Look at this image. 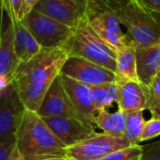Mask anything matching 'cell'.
Listing matches in <instances>:
<instances>
[{
  "label": "cell",
  "instance_id": "6da1fadb",
  "mask_svg": "<svg viewBox=\"0 0 160 160\" xmlns=\"http://www.w3.org/2000/svg\"><path fill=\"white\" fill-rule=\"evenodd\" d=\"M68 58L62 46L42 48L31 59L20 62L12 85L24 107L37 112L49 87L59 74L60 69Z\"/></svg>",
  "mask_w": 160,
  "mask_h": 160
},
{
  "label": "cell",
  "instance_id": "7a4b0ae2",
  "mask_svg": "<svg viewBox=\"0 0 160 160\" xmlns=\"http://www.w3.org/2000/svg\"><path fill=\"white\" fill-rule=\"evenodd\" d=\"M15 147L27 160L66 156V146L37 112L26 109L15 133Z\"/></svg>",
  "mask_w": 160,
  "mask_h": 160
},
{
  "label": "cell",
  "instance_id": "3957f363",
  "mask_svg": "<svg viewBox=\"0 0 160 160\" xmlns=\"http://www.w3.org/2000/svg\"><path fill=\"white\" fill-rule=\"evenodd\" d=\"M136 47L160 44V12L144 4L141 0H132L124 8L114 12Z\"/></svg>",
  "mask_w": 160,
  "mask_h": 160
},
{
  "label": "cell",
  "instance_id": "277c9868",
  "mask_svg": "<svg viewBox=\"0 0 160 160\" xmlns=\"http://www.w3.org/2000/svg\"><path fill=\"white\" fill-rule=\"evenodd\" d=\"M61 46L68 57L84 58L115 72L116 52L100 39L86 18L72 29V34Z\"/></svg>",
  "mask_w": 160,
  "mask_h": 160
},
{
  "label": "cell",
  "instance_id": "5b68a950",
  "mask_svg": "<svg viewBox=\"0 0 160 160\" xmlns=\"http://www.w3.org/2000/svg\"><path fill=\"white\" fill-rule=\"evenodd\" d=\"M86 20L92 30L112 50L117 52L133 42L126 33H123L121 24L111 11L88 0Z\"/></svg>",
  "mask_w": 160,
  "mask_h": 160
},
{
  "label": "cell",
  "instance_id": "8992f818",
  "mask_svg": "<svg viewBox=\"0 0 160 160\" xmlns=\"http://www.w3.org/2000/svg\"><path fill=\"white\" fill-rule=\"evenodd\" d=\"M22 23L42 48L61 46L72 32V28L34 10L24 17Z\"/></svg>",
  "mask_w": 160,
  "mask_h": 160
},
{
  "label": "cell",
  "instance_id": "52a82bcc",
  "mask_svg": "<svg viewBox=\"0 0 160 160\" xmlns=\"http://www.w3.org/2000/svg\"><path fill=\"white\" fill-rule=\"evenodd\" d=\"M131 146L123 138H115L104 133H96L88 139L67 148L69 160H99L106 155Z\"/></svg>",
  "mask_w": 160,
  "mask_h": 160
},
{
  "label": "cell",
  "instance_id": "ba28073f",
  "mask_svg": "<svg viewBox=\"0 0 160 160\" xmlns=\"http://www.w3.org/2000/svg\"><path fill=\"white\" fill-rule=\"evenodd\" d=\"M59 74L89 87L110 84L116 81L114 72L77 57H68Z\"/></svg>",
  "mask_w": 160,
  "mask_h": 160
},
{
  "label": "cell",
  "instance_id": "9c48e42d",
  "mask_svg": "<svg viewBox=\"0 0 160 160\" xmlns=\"http://www.w3.org/2000/svg\"><path fill=\"white\" fill-rule=\"evenodd\" d=\"M87 7L88 0H40L33 10L73 29L85 19Z\"/></svg>",
  "mask_w": 160,
  "mask_h": 160
},
{
  "label": "cell",
  "instance_id": "30bf717a",
  "mask_svg": "<svg viewBox=\"0 0 160 160\" xmlns=\"http://www.w3.org/2000/svg\"><path fill=\"white\" fill-rule=\"evenodd\" d=\"M25 110L12 84L0 92V144L15 136Z\"/></svg>",
  "mask_w": 160,
  "mask_h": 160
},
{
  "label": "cell",
  "instance_id": "8fae6325",
  "mask_svg": "<svg viewBox=\"0 0 160 160\" xmlns=\"http://www.w3.org/2000/svg\"><path fill=\"white\" fill-rule=\"evenodd\" d=\"M58 139L69 148L95 135L92 123L71 117H42Z\"/></svg>",
  "mask_w": 160,
  "mask_h": 160
},
{
  "label": "cell",
  "instance_id": "7c38bea8",
  "mask_svg": "<svg viewBox=\"0 0 160 160\" xmlns=\"http://www.w3.org/2000/svg\"><path fill=\"white\" fill-rule=\"evenodd\" d=\"M37 113L41 117H71L82 120L67 95L59 74L49 87Z\"/></svg>",
  "mask_w": 160,
  "mask_h": 160
},
{
  "label": "cell",
  "instance_id": "4fadbf2b",
  "mask_svg": "<svg viewBox=\"0 0 160 160\" xmlns=\"http://www.w3.org/2000/svg\"><path fill=\"white\" fill-rule=\"evenodd\" d=\"M20 60L13 44V27L11 21L0 29V92L12 84Z\"/></svg>",
  "mask_w": 160,
  "mask_h": 160
},
{
  "label": "cell",
  "instance_id": "5bb4252c",
  "mask_svg": "<svg viewBox=\"0 0 160 160\" xmlns=\"http://www.w3.org/2000/svg\"><path fill=\"white\" fill-rule=\"evenodd\" d=\"M60 82L72 106L83 121L94 124L96 110L91 99V87L59 74Z\"/></svg>",
  "mask_w": 160,
  "mask_h": 160
},
{
  "label": "cell",
  "instance_id": "9a60e30c",
  "mask_svg": "<svg viewBox=\"0 0 160 160\" xmlns=\"http://www.w3.org/2000/svg\"><path fill=\"white\" fill-rule=\"evenodd\" d=\"M136 66L138 83L149 85L160 72V44L136 47Z\"/></svg>",
  "mask_w": 160,
  "mask_h": 160
},
{
  "label": "cell",
  "instance_id": "2e32d148",
  "mask_svg": "<svg viewBox=\"0 0 160 160\" xmlns=\"http://www.w3.org/2000/svg\"><path fill=\"white\" fill-rule=\"evenodd\" d=\"M118 108L124 113L145 110V95L142 86L137 81L121 79L116 76Z\"/></svg>",
  "mask_w": 160,
  "mask_h": 160
},
{
  "label": "cell",
  "instance_id": "e0dca14e",
  "mask_svg": "<svg viewBox=\"0 0 160 160\" xmlns=\"http://www.w3.org/2000/svg\"><path fill=\"white\" fill-rule=\"evenodd\" d=\"M125 123V113L119 108L114 112H110L108 109L97 111L94 118V125L101 129L102 133L115 138H123Z\"/></svg>",
  "mask_w": 160,
  "mask_h": 160
},
{
  "label": "cell",
  "instance_id": "ac0fdd59",
  "mask_svg": "<svg viewBox=\"0 0 160 160\" xmlns=\"http://www.w3.org/2000/svg\"><path fill=\"white\" fill-rule=\"evenodd\" d=\"M115 74L118 78L138 82L136 66V46L133 42L117 52Z\"/></svg>",
  "mask_w": 160,
  "mask_h": 160
},
{
  "label": "cell",
  "instance_id": "d6986e66",
  "mask_svg": "<svg viewBox=\"0 0 160 160\" xmlns=\"http://www.w3.org/2000/svg\"><path fill=\"white\" fill-rule=\"evenodd\" d=\"M126 123L123 138H125L131 146L140 145V138L145 124L143 111H130L125 113Z\"/></svg>",
  "mask_w": 160,
  "mask_h": 160
},
{
  "label": "cell",
  "instance_id": "ffe728a7",
  "mask_svg": "<svg viewBox=\"0 0 160 160\" xmlns=\"http://www.w3.org/2000/svg\"><path fill=\"white\" fill-rule=\"evenodd\" d=\"M142 88L145 95V110H148L152 118L160 119V78L156 76L149 85Z\"/></svg>",
  "mask_w": 160,
  "mask_h": 160
},
{
  "label": "cell",
  "instance_id": "44dd1931",
  "mask_svg": "<svg viewBox=\"0 0 160 160\" xmlns=\"http://www.w3.org/2000/svg\"><path fill=\"white\" fill-rule=\"evenodd\" d=\"M13 27V44H14V50L15 54L18 57L19 60L23 58L26 46H27V39L28 31L25 28L22 22L13 21L11 22Z\"/></svg>",
  "mask_w": 160,
  "mask_h": 160
},
{
  "label": "cell",
  "instance_id": "7402d4cb",
  "mask_svg": "<svg viewBox=\"0 0 160 160\" xmlns=\"http://www.w3.org/2000/svg\"><path fill=\"white\" fill-rule=\"evenodd\" d=\"M0 11L5 12L11 22L24 19L23 0H0Z\"/></svg>",
  "mask_w": 160,
  "mask_h": 160
},
{
  "label": "cell",
  "instance_id": "603a6c76",
  "mask_svg": "<svg viewBox=\"0 0 160 160\" xmlns=\"http://www.w3.org/2000/svg\"><path fill=\"white\" fill-rule=\"evenodd\" d=\"M142 154V146H129L115 151L99 160H139Z\"/></svg>",
  "mask_w": 160,
  "mask_h": 160
},
{
  "label": "cell",
  "instance_id": "cb8c5ba5",
  "mask_svg": "<svg viewBox=\"0 0 160 160\" xmlns=\"http://www.w3.org/2000/svg\"><path fill=\"white\" fill-rule=\"evenodd\" d=\"M107 85L108 84L91 87V91H90L91 99L96 112L106 109V103H107V96H108Z\"/></svg>",
  "mask_w": 160,
  "mask_h": 160
},
{
  "label": "cell",
  "instance_id": "d4e9b609",
  "mask_svg": "<svg viewBox=\"0 0 160 160\" xmlns=\"http://www.w3.org/2000/svg\"><path fill=\"white\" fill-rule=\"evenodd\" d=\"M158 136H160V119L152 117L148 121H145L140 142L149 140Z\"/></svg>",
  "mask_w": 160,
  "mask_h": 160
},
{
  "label": "cell",
  "instance_id": "484cf974",
  "mask_svg": "<svg viewBox=\"0 0 160 160\" xmlns=\"http://www.w3.org/2000/svg\"><path fill=\"white\" fill-rule=\"evenodd\" d=\"M139 160H160V140L142 146Z\"/></svg>",
  "mask_w": 160,
  "mask_h": 160
},
{
  "label": "cell",
  "instance_id": "4316f807",
  "mask_svg": "<svg viewBox=\"0 0 160 160\" xmlns=\"http://www.w3.org/2000/svg\"><path fill=\"white\" fill-rule=\"evenodd\" d=\"M42 50L41 45L37 42V41L28 33V39H27V46H26V51L21 58L20 62H26L31 59L33 57H35L40 51Z\"/></svg>",
  "mask_w": 160,
  "mask_h": 160
},
{
  "label": "cell",
  "instance_id": "83f0119b",
  "mask_svg": "<svg viewBox=\"0 0 160 160\" xmlns=\"http://www.w3.org/2000/svg\"><path fill=\"white\" fill-rule=\"evenodd\" d=\"M94 3L115 12L124 7H126L132 0H92Z\"/></svg>",
  "mask_w": 160,
  "mask_h": 160
},
{
  "label": "cell",
  "instance_id": "f1b7e54d",
  "mask_svg": "<svg viewBox=\"0 0 160 160\" xmlns=\"http://www.w3.org/2000/svg\"><path fill=\"white\" fill-rule=\"evenodd\" d=\"M15 148V136L0 144V160H8L11 152Z\"/></svg>",
  "mask_w": 160,
  "mask_h": 160
},
{
  "label": "cell",
  "instance_id": "f546056e",
  "mask_svg": "<svg viewBox=\"0 0 160 160\" xmlns=\"http://www.w3.org/2000/svg\"><path fill=\"white\" fill-rule=\"evenodd\" d=\"M40 1V0H23V13L24 17L33 10L34 6Z\"/></svg>",
  "mask_w": 160,
  "mask_h": 160
},
{
  "label": "cell",
  "instance_id": "4dcf8cb0",
  "mask_svg": "<svg viewBox=\"0 0 160 160\" xmlns=\"http://www.w3.org/2000/svg\"><path fill=\"white\" fill-rule=\"evenodd\" d=\"M141 1L150 8L160 12V0H141Z\"/></svg>",
  "mask_w": 160,
  "mask_h": 160
},
{
  "label": "cell",
  "instance_id": "1f68e13d",
  "mask_svg": "<svg viewBox=\"0 0 160 160\" xmlns=\"http://www.w3.org/2000/svg\"><path fill=\"white\" fill-rule=\"evenodd\" d=\"M8 160H27V159L19 152V151H18L17 148L15 147V148L12 150V152H11V154H10Z\"/></svg>",
  "mask_w": 160,
  "mask_h": 160
},
{
  "label": "cell",
  "instance_id": "d6a6232c",
  "mask_svg": "<svg viewBox=\"0 0 160 160\" xmlns=\"http://www.w3.org/2000/svg\"><path fill=\"white\" fill-rule=\"evenodd\" d=\"M42 160H69L66 156H52L48 158H44Z\"/></svg>",
  "mask_w": 160,
  "mask_h": 160
},
{
  "label": "cell",
  "instance_id": "836d02e7",
  "mask_svg": "<svg viewBox=\"0 0 160 160\" xmlns=\"http://www.w3.org/2000/svg\"><path fill=\"white\" fill-rule=\"evenodd\" d=\"M157 76H158V77L160 78V72H159V73H158V75H157Z\"/></svg>",
  "mask_w": 160,
  "mask_h": 160
}]
</instances>
